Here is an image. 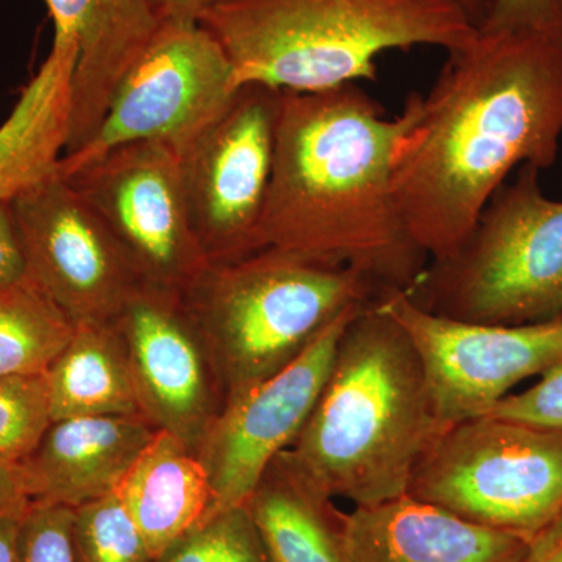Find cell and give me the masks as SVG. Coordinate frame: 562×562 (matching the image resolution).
<instances>
[{"label":"cell","instance_id":"obj_26","mask_svg":"<svg viewBox=\"0 0 562 562\" xmlns=\"http://www.w3.org/2000/svg\"><path fill=\"white\" fill-rule=\"evenodd\" d=\"M74 509L32 502L21 519L16 562H77Z\"/></svg>","mask_w":562,"mask_h":562},{"label":"cell","instance_id":"obj_15","mask_svg":"<svg viewBox=\"0 0 562 562\" xmlns=\"http://www.w3.org/2000/svg\"><path fill=\"white\" fill-rule=\"evenodd\" d=\"M528 538L409 495L344 514L346 562H522Z\"/></svg>","mask_w":562,"mask_h":562},{"label":"cell","instance_id":"obj_25","mask_svg":"<svg viewBox=\"0 0 562 562\" xmlns=\"http://www.w3.org/2000/svg\"><path fill=\"white\" fill-rule=\"evenodd\" d=\"M50 424L44 375L0 379V461L27 460Z\"/></svg>","mask_w":562,"mask_h":562},{"label":"cell","instance_id":"obj_31","mask_svg":"<svg viewBox=\"0 0 562 562\" xmlns=\"http://www.w3.org/2000/svg\"><path fill=\"white\" fill-rule=\"evenodd\" d=\"M522 562H562V509L528 539Z\"/></svg>","mask_w":562,"mask_h":562},{"label":"cell","instance_id":"obj_14","mask_svg":"<svg viewBox=\"0 0 562 562\" xmlns=\"http://www.w3.org/2000/svg\"><path fill=\"white\" fill-rule=\"evenodd\" d=\"M114 325L127 351L140 416L198 452L224 397L180 291L140 284Z\"/></svg>","mask_w":562,"mask_h":562},{"label":"cell","instance_id":"obj_6","mask_svg":"<svg viewBox=\"0 0 562 562\" xmlns=\"http://www.w3.org/2000/svg\"><path fill=\"white\" fill-rule=\"evenodd\" d=\"M525 165L492 195L464 241L406 292L420 308L476 324L562 317V201Z\"/></svg>","mask_w":562,"mask_h":562},{"label":"cell","instance_id":"obj_30","mask_svg":"<svg viewBox=\"0 0 562 562\" xmlns=\"http://www.w3.org/2000/svg\"><path fill=\"white\" fill-rule=\"evenodd\" d=\"M31 503L22 464L0 461V516H21Z\"/></svg>","mask_w":562,"mask_h":562},{"label":"cell","instance_id":"obj_19","mask_svg":"<svg viewBox=\"0 0 562 562\" xmlns=\"http://www.w3.org/2000/svg\"><path fill=\"white\" fill-rule=\"evenodd\" d=\"M117 495L157 561L209 514V473L198 452L171 432L157 435L133 462Z\"/></svg>","mask_w":562,"mask_h":562},{"label":"cell","instance_id":"obj_12","mask_svg":"<svg viewBox=\"0 0 562 562\" xmlns=\"http://www.w3.org/2000/svg\"><path fill=\"white\" fill-rule=\"evenodd\" d=\"M280 92L262 85L239 88L181 157L192 225L209 261L261 250Z\"/></svg>","mask_w":562,"mask_h":562},{"label":"cell","instance_id":"obj_27","mask_svg":"<svg viewBox=\"0 0 562 562\" xmlns=\"http://www.w3.org/2000/svg\"><path fill=\"white\" fill-rule=\"evenodd\" d=\"M487 416L562 432V362L528 390L506 395Z\"/></svg>","mask_w":562,"mask_h":562},{"label":"cell","instance_id":"obj_1","mask_svg":"<svg viewBox=\"0 0 562 562\" xmlns=\"http://www.w3.org/2000/svg\"><path fill=\"white\" fill-rule=\"evenodd\" d=\"M562 136V44L483 32L449 52L395 151L392 190L430 261L464 241L517 166L554 165Z\"/></svg>","mask_w":562,"mask_h":562},{"label":"cell","instance_id":"obj_16","mask_svg":"<svg viewBox=\"0 0 562 562\" xmlns=\"http://www.w3.org/2000/svg\"><path fill=\"white\" fill-rule=\"evenodd\" d=\"M55 35L76 41L70 125L65 155L101 124L111 95L160 25L150 0H46Z\"/></svg>","mask_w":562,"mask_h":562},{"label":"cell","instance_id":"obj_9","mask_svg":"<svg viewBox=\"0 0 562 562\" xmlns=\"http://www.w3.org/2000/svg\"><path fill=\"white\" fill-rule=\"evenodd\" d=\"M63 179L98 214L144 283L181 291L209 262L192 225L183 160L168 144H127Z\"/></svg>","mask_w":562,"mask_h":562},{"label":"cell","instance_id":"obj_28","mask_svg":"<svg viewBox=\"0 0 562 562\" xmlns=\"http://www.w3.org/2000/svg\"><path fill=\"white\" fill-rule=\"evenodd\" d=\"M483 32H527L562 44V0H494Z\"/></svg>","mask_w":562,"mask_h":562},{"label":"cell","instance_id":"obj_34","mask_svg":"<svg viewBox=\"0 0 562 562\" xmlns=\"http://www.w3.org/2000/svg\"><path fill=\"white\" fill-rule=\"evenodd\" d=\"M452 2L457 3L464 11L465 16L472 21L476 29L482 27L484 22H486L487 18H490L492 5H494V0H452Z\"/></svg>","mask_w":562,"mask_h":562},{"label":"cell","instance_id":"obj_8","mask_svg":"<svg viewBox=\"0 0 562 562\" xmlns=\"http://www.w3.org/2000/svg\"><path fill=\"white\" fill-rule=\"evenodd\" d=\"M238 91L227 52L201 22L161 20L111 95L98 131L63 155L58 173L68 177L135 143L168 144L183 157Z\"/></svg>","mask_w":562,"mask_h":562},{"label":"cell","instance_id":"obj_29","mask_svg":"<svg viewBox=\"0 0 562 562\" xmlns=\"http://www.w3.org/2000/svg\"><path fill=\"white\" fill-rule=\"evenodd\" d=\"M27 279L24 254L10 203L0 202V284Z\"/></svg>","mask_w":562,"mask_h":562},{"label":"cell","instance_id":"obj_24","mask_svg":"<svg viewBox=\"0 0 562 562\" xmlns=\"http://www.w3.org/2000/svg\"><path fill=\"white\" fill-rule=\"evenodd\" d=\"M155 562H271L247 506L211 516Z\"/></svg>","mask_w":562,"mask_h":562},{"label":"cell","instance_id":"obj_4","mask_svg":"<svg viewBox=\"0 0 562 562\" xmlns=\"http://www.w3.org/2000/svg\"><path fill=\"white\" fill-rule=\"evenodd\" d=\"M199 22L227 52L236 87L290 92L375 81L384 52L449 54L479 33L452 0H222Z\"/></svg>","mask_w":562,"mask_h":562},{"label":"cell","instance_id":"obj_5","mask_svg":"<svg viewBox=\"0 0 562 562\" xmlns=\"http://www.w3.org/2000/svg\"><path fill=\"white\" fill-rule=\"evenodd\" d=\"M180 295L225 405L283 371L333 322L372 305L382 292L353 269L261 249L206 262Z\"/></svg>","mask_w":562,"mask_h":562},{"label":"cell","instance_id":"obj_7","mask_svg":"<svg viewBox=\"0 0 562 562\" xmlns=\"http://www.w3.org/2000/svg\"><path fill=\"white\" fill-rule=\"evenodd\" d=\"M406 495L530 539L562 509V432L494 416L454 424L414 469Z\"/></svg>","mask_w":562,"mask_h":562},{"label":"cell","instance_id":"obj_3","mask_svg":"<svg viewBox=\"0 0 562 562\" xmlns=\"http://www.w3.org/2000/svg\"><path fill=\"white\" fill-rule=\"evenodd\" d=\"M447 428L412 339L375 302L347 325L324 390L284 452L328 497L357 508L406 495Z\"/></svg>","mask_w":562,"mask_h":562},{"label":"cell","instance_id":"obj_21","mask_svg":"<svg viewBox=\"0 0 562 562\" xmlns=\"http://www.w3.org/2000/svg\"><path fill=\"white\" fill-rule=\"evenodd\" d=\"M44 379L52 420L139 414L127 351L114 324L77 325Z\"/></svg>","mask_w":562,"mask_h":562},{"label":"cell","instance_id":"obj_23","mask_svg":"<svg viewBox=\"0 0 562 562\" xmlns=\"http://www.w3.org/2000/svg\"><path fill=\"white\" fill-rule=\"evenodd\" d=\"M77 562H155L117 492L74 508Z\"/></svg>","mask_w":562,"mask_h":562},{"label":"cell","instance_id":"obj_17","mask_svg":"<svg viewBox=\"0 0 562 562\" xmlns=\"http://www.w3.org/2000/svg\"><path fill=\"white\" fill-rule=\"evenodd\" d=\"M157 431L139 414L52 420L21 462L31 501L74 509L113 494Z\"/></svg>","mask_w":562,"mask_h":562},{"label":"cell","instance_id":"obj_18","mask_svg":"<svg viewBox=\"0 0 562 562\" xmlns=\"http://www.w3.org/2000/svg\"><path fill=\"white\" fill-rule=\"evenodd\" d=\"M77 54L76 41L54 35L49 55L0 125V202L10 203L58 171L68 144Z\"/></svg>","mask_w":562,"mask_h":562},{"label":"cell","instance_id":"obj_22","mask_svg":"<svg viewBox=\"0 0 562 562\" xmlns=\"http://www.w3.org/2000/svg\"><path fill=\"white\" fill-rule=\"evenodd\" d=\"M76 325L29 279L0 284V379L44 375Z\"/></svg>","mask_w":562,"mask_h":562},{"label":"cell","instance_id":"obj_20","mask_svg":"<svg viewBox=\"0 0 562 562\" xmlns=\"http://www.w3.org/2000/svg\"><path fill=\"white\" fill-rule=\"evenodd\" d=\"M271 562H346L344 514L281 452L246 503Z\"/></svg>","mask_w":562,"mask_h":562},{"label":"cell","instance_id":"obj_10","mask_svg":"<svg viewBox=\"0 0 562 562\" xmlns=\"http://www.w3.org/2000/svg\"><path fill=\"white\" fill-rule=\"evenodd\" d=\"M379 305L419 355L443 424L487 416L517 384L562 362V317L532 324H476L420 308L405 291Z\"/></svg>","mask_w":562,"mask_h":562},{"label":"cell","instance_id":"obj_11","mask_svg":"<svg viewBox=\"0 0 562 562\" xmlns=\"http://www.w3.org/2000/svg\"><path fill=\"white\" fill-rule=\"evenodd\" d=\"M10 206L27 279L76 327L114 324L144 281L79 192L57 171Z\"/></svg>","mask_w":562,"mask_h":562},{"label":"cell","instance_id":"obj_33","mask_svg":"<svg viewBox=\"0 0 562 562\" xmlns=\"http://www.w3.org/2000/svg\"><path fill=\"white\" fill-rule=\"evenodd\" d=\"M22 516H0V562H16Z\"/></svg>","mask_w":562,"mask_h":562},{"label":"cell","instance_id":"obj_32","mask_svg":"<svg viewBox=\"0 0 562 562\" xmlns=\"http://www.w3.org/2000/svg\"><path fill=\"white\" fill-rule=\"evenodd\" d=\"M160 20L199 21L222 0H150Z\"/></svg>","mask_w":562,"mask_h":562},{"label":"cell","instance_id":"obj_2","mask_svg":"<svg viewBox=\"0 0 562 562\" xmlns=\"http://www.w3.org/2000/svg\"><path fill=\"white\" fill-rule=\"evenodd\" d=\"M420 94L387 117L360 85L281 91L261 249L353 269L382 295L412 290L430 258L392 190L395 151Z\"/></svg>","mask_w":562,"mask_h":562},{"label":"cell","instance_id":"obj_13","mask_svg":"<svg viewBox=\"0 0 562 562\" xmlns=\"http://www.w3.org/2000/svg\"><path fill=\"white\" fill-rule=\"evenodd\" d=\"M364 308L344 314L283 371L222 406L198 450L211 487L203 520L246 505L266 469L294 443L324 390L344 330Z\"/></svg>","mask_w":562,"mask_h":562}]
</instances>
